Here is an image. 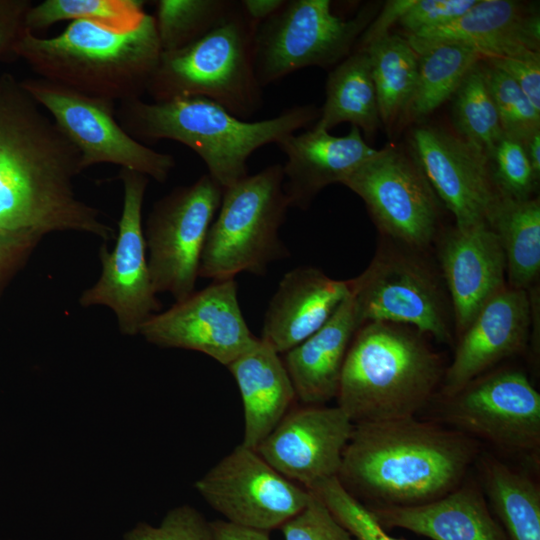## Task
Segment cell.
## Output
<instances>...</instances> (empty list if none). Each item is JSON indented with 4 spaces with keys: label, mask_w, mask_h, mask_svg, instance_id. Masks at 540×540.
<instances>
[{
    "label": "cell",
    "mask_w": 540,
    "mask_h": 540,
    "mask_svg": "<svg viewBox=\"0 0 540 540\" xmlns=\"http://www.w3.org/2000/svg\"><path fill=\"white\" fill-rule=\"evenodd\" d=\"M381 123L387 131L402 121L413 95L418 55L405 37L387 34L366 45Z\"/></svg>",
    "instance_id": "30"
},
{
    "label": "cell",
    "mask_w": 540,
    "mask_h": 540,
    "mask_svg": "<svg viewBox=\"0 0 540 540\" xmlns=\"http://www.w3.org/2000/svg\"><path fill=\"white\" fill-rule=\"evenodd\" d=\"M232 0H159L154 17L162 51H174L197 41L233 9Z\"/></svg>",
    "instance_id": "34"
},
{
    "label": "cell",
    "mask_w": 540,
    "mask_h": 540,
    "mask_svg": "<svg viewBox=\"0 0 540 540\" xmlns=\"http://www.w3.org/2000/svg\"><path fill=\"white\" fill-rule=\"evenodd\" d=\"M282 164L225 188L201 256L199 277L215 281L248 272L263 275L289 251L279 236L290 207Z\"/></svg>",
    "instance_id": "7"
},
{
    "label": "cell",
    "mask_w": 540,
    "mask_h": 540,
    "mask_svg": "<svg viewBox=\"0 0 540 540\" xmlns=\"http://www.w3.org/2000/svg\"><path fill=\"white\" fill-rule=\"evenodd\" d=\"M414 0L386 1L383 10L377 13L372 22L365 29L358 42L366 45L376 39L389 34V28L410 8Z\"/></svg>",
    "instance_id": "43"
},
{
    "label": "cell",
    "mask_w": 540,
    "mask_h": 540,
    "mask_svg": "<svg viewBox=\"0 0 540 540\" xmlns=\"http://www.w3.org/2000/svg\"><path fill=\"white\" fill-rule=\"evenodd\" d=\"M479 454L468 435L416 417L356 423L337 478L367 508L420 505L456 489Z\"/></svg>",
    "instance_id": "2"
},
{
    "label": "cell",
    "mask_w": 540,
    "mask_h": 540,
    "mask_svg": "<svg viewBox=\"0 0 540 540\" xmlns=\"http://www.w3.org/2000/svg\"><path fill=\"white\" fill-rule=\"evenodd\" d=\"M119 179L123 185V206L116 243L111 251L106 246L99 250L100 276L83 291L79 303L83 307L110 308L121 333L134 336L161 308L150 277L142 227V207L149 178L121 169Z\"/></svg>",
    "instance_id": "14"
},
{
    "label": "cell",
    "mask_w": 540,
    "mask_h": 540,
    "mask_svg": "<svg viewBox=\"0 0 540 540\" xmlns=\"http://www.w3.org/2000/svg\"><path fill=\"white\" fill-rule=\"evenodd\" d=\"M319 113L314 105H297L273 118L250 122L209 99L190 97L152 103L122 101L115 116L140 143L168 139L186 145L225 189L249 175L248 159L256 150L309 126Z\"/></svg>",
    "instance_id": "3"
},
{
    "label": "cell",
    "mask_w": 540,
    "mask_h": 540,
    "mask_svg": "<svg viewBox=\"0 0 540 540\" xmlns=\"http://www.w3.org/2000/svg\"><path fill=\"white\" fill-rule=\"evenodd\" d=\"M481 65L503 133L523 141L540 130V111L531 104L520 87L483 58Z\"/></svg>",
    "instance_id": "35"
},
{
    "label": "cell",
    "mask_w": 540,
    "mask_h": 540,
    "mask_svg": "<svg viewBox=\"0 0 540 540\" xmlns=\"http://www.w3.org/2000/svg\"><path fill=\"white\" fill-rule=\"evenodd\" d=\"M138 0H45L32 5L25 16V28L35 34L64 20H84L115 32L137 28L148 13Z\"/></svg>",
    "instance_id": "32"
},
{
    "label": "cell",
    "mask_w": 540,
    "mask_h": 540,
    "mask_svg": "<svg viewBox=\"0 0 540 540\" xmlns=\"http://www.w3.org/2000/svg\"><path fill=\"white\" fill-rule=\"evenodd\" d=\"M311 493L308 504L280 528L284 540H358Z\"/></svg>",
    "instance_id": "39"
},
{
    "label": "cell",
    "mask_w": 540,
    "mask_h": 540,
    "mask_svg": "<svg viewBox=\"0 0 540 540\" xmlns=\"http://www.w3.org/2000/svg\"><path fill=\"white\" fill-rule=\"evenodd\" d=\"M532 319L529 291L508 285L501 289L457 338L453 359L441 381L440 397L456 393L503 359L522 352Z\"/></svg>",
    "instance_id": "19"
},
{
    "label": "cell",
    "mask_w": 540,
    "mask_h": 540,
    "mask_svg": "<svg viewBox=\"0 0 540 540\" xmlns=\"http://www.w3.org/2000/svg\"><path fill=\"white\" fill-rule=\"evenodd\" d=\"M348 122L372 139L382 126L369 57L357 46L329 73L325 101L313 127L329 131Z\"/></svg>",
    "instance_id": "28"
},
{
    "label": "cell",
    "mask_w": 540,
    "mask_h": 540,
    "mask_svg": "<svg viewBox=\"0 0 540 540\" xmlns=\"http://www.w3.org/2000/svg\"><path fill=\"white\" fill-rule=\"evenodd\" d=\"M488 162L500 196L518 200L532 197L539 179L520 140L503 134L489 153Z\"/></svg>",
    "instance_id": "36"
},
{
    "label": "cell",
    "mask_w": 540,
    "mask_h": 540,
    "mask_svg": "<svg viewBox=\"0 0 540 540\" xmlns=\"http://www.w3.org/2000/svg\"><path fill=\"white\" fill-rule=\"evenodd\" d=\"M441 276L453 314L455 337L506 283V261L488 223L448 230L438 246Z\"/></svg>",
    "instance_id": "20"
},
{
    "label": "cell",
    "mask_w": 540,
    "mask_h": 540,
    "mask_svg": "<svg viewBox=\"0 0 540 540\" xmlns=\"http://www.w3.org/2000/svg\"><path fill=\"white\" fill-rule=\"evenodd\" d=\"M360 326L349 293L321 328L283 354L296 398L304 405H323L337 397L345 358Z\"/></svg>",
    "instance_id": "25"
},
{
    "label": "cell",
    "mask_w": 540,
    "mask_h": 540,
    "mask_svg": "<svg viewBox=\"0 0 540 540\" xmlns=\"http://www.w3.org/2000/svg\"><path fill=\"white\" fill-rule=\"evenodd\" d=\"M334 518L358 540H403L390 536L369 509L350 495L337 477L326 479L311 490Z\"/></svg>",
    "instance_id": "37"
},
{
    "label": "cell",
    "mask_w": 540,
    "mask_h": 540,
    "mask_svg": "<svg viewBox=\"0 0 540 540\" xmlns=\"http://www.w3.org/2000/svg\"><path fill=\"white\" fill-rule=\"evenodd\" d=\"M368 509L384 530L401 528L432 540H508L478 481L468 477L428 503Z\"/></svg>",
    "instance_id": "24"
},
{
    "label": "cell",
    "mask_w": 540,
    "mask_h": 540,
    "mask_svg": "<svg viewBox=\"0 0 540 540\" xmlns=\"http://www.w3.org/2000/svg\"><path fill=\"white\" fill-rule=\"evenodd\" d=\"M223 188L208 174L159 199L144 230L147 261L155 292L181 301L194 292L209 228Z\"/></svg>",
    "instance_id": "11"
},
{
    "label": "cell",
    "mask_w": 540,
    "mask_h": 540,
    "mask_svg": "<svg viewBox=\"0 0 540 540\" xmlns=\"http://www.w3.org/2000/svg\"><path fill=\"white\" fill-rule=\"evenodd\" d=\"M478 483L508 540H540V488L526 472L495 455L476 461Z\"/></svg>",
    "instance_id": "27"
},
{
    "label": "cell",
    "mask_w": 540,
    "mask_h": 540,
    "mask_svg": "<svg viewBox=\"0 0 540 540\" xmlns=\"http://www.w3.org/2000/svg\"><path fill=\"white\" fill-rule=\"evenodd\" d=\"M139 334L154 345L201 352L224 366L260 339L244 319L234 278L215 281L154 314Z\"/></svg>",
    "instance_id": "16"
},
{
    "label": "cell",
    "mask_w": 540,
    "mask_h": 540,
    "mask_svg": "<svg viewBox=\"0 0 540 540\" xmlns=\"http://www.w3.org/2000/svg\"><path fill=\"white\" fill-rule=\"evenodd\" d=\"M483 59L507 74L540 111V52L530 51L515 56Z\"/></svg>",
    "instance_id": "41"
},
{
    "label": "cell",
    "mask_w": 540,
    "mask_h": 540,
    "mask_svg": "<svg viewBox=\"0 0 540 540\" xmlns=\"http://www.w3.org/2000/svg\"><path fill=\"white\" fill-rule=\"evenodd\" d=\"M418 55L415 89L402 121H422L451 99L467 72L483 58L474 49L458 43H439Z\"/></svg>",
    "instance_id": "31"
},
{
    "label": "cell",
    "mask_w": 540,
    "mask_h": 540,
    "mask_svg": "<svg viewBox=\"0 0 540 540\" xmlns=\"http://www.w3.org/2000/svg\"><path fill=\"white\" fill-rule=\"evenodd\" d=\"M123 540H213L211 522L194 507L171 509L159 526L140 522L125 533Z\"/></svg>",
    "instance_id": "38"
},
{
    "label": "cell",
    "mask_w": 540,
    "mask_h": 540,
    "mask_svg": "<svg viewBox=\"0 0 540 540\" xmlns=\"http://www.w3.org/2000/svg\"><path fill=\"white\" fill-rule=\"evenodd\" d=\"M195 488L224 520L267 532L280 529L312 496L242 443L198 479Z\"/></svg>",
    "instance_id": "15"
},
{
    "label": "cell",
    "mask_w": 540,
    "mask_h": 540,
    "mask_svg": "<svg viewBox=\"0 0 540 540\" xmlns=\"http://www.w3.org/2000/svg\"><path fill=\"white\" fill-rule=\"evenodd\" d=\"M444 371L414 328L365 323L349 346L337 406L354 424L415 417L432 401Z\"/></svg>",
    "instance_id": "5"
},
{
    "label": "cell",
    "mask_w": 540,
    "mask_h": 540,
    "mask_svg": "<svg viewBox=\"0 0 540 540\" xmlns=\"http://www.w3.org/2000/svg\"><path fill=\"white\" fill-rule=\"evenodd\" d=\"M13 244H26V245H30L31 243H27V242H23V241H16V240H9V239L0 238V251H1V250H4L5 248H7L8 246L13 245Z\"/></svg>",
    "instance_id": "47"
},
{
    "label": "cell",
    "mask_w": 540,
    "mask_h": 540,
    "mask_svg": "<svg viewBox=\"0 0 540 540\" xmlns=\"http://www.w3.org/2000/svg\"><path fill=\"white\" fill-rule=\"evenodd\" d=\"M478 0H414L398 23L405 35L434 29L459 18Z\"/></svg>",
    "instance_id": "40"
},
{
    "label": "cell",
    "mask_w": 540,
    "mask_h": 540,
    "mask_svg": "<svg viewBox=\"0 0 540 540\" xmlns=\"http://www.w3.org/2000/svg\"><path fill=\"white\" fill-rule=\"evenodd\" d=\"M12 75L0 76V238L36 243L62 231L115 232L80 200V153Z\"/></svg>",
    "instance_id": "1"
},
{
    "label": "cell",
    "mask_w": 540,
    "mask_h": 540,
    "mask_svg": "<svg viewBox=\"0 0 540 540\" xmlns=\"http://www.w3.org/2000/svg\"><path fill=\"white\" fill-rule=\"evenodd\" d=\"M341 184L364 201L386 239L420 251L435 239L440 200L408 150H378Z\"/></svg>",
    "instance_id": "13"
},
{
    "label": "cell",
    "mask_w": 540,
    "mask_h": 540,
    "mask_svg": "<svg viewBox=\"0 0 540 540\" xmlns=\"http://www.w3.org/2000/svg\"><path fill=\"white\" fill-rule=\"evenodd\" d=\"M535 176L540 177V130L521 141Z\"/></svg>",
    "instance_id": "46"
},
{
    "label": "cell",
    "mask_w": 540,
    "mask_h": 540,
    "mask_svg": "<svg viewBox=\"0 0 540 540\" xmlns=\"http://www.w3.org/2000/svg\"><path fill=\"white\" fill-rule=\"evenodd\" d=\"M452 99L453 120L458 135L488 158L504 133L485 81L481 60L464 76Z\"/></svg>",
    "instance_id": "33"
},
{
    "label": "cell",
    "mask_w": 540,
    "mask_h": 540,
    "mask_svg": "<svg viewBox=\"0 0 540 540\" xmlns=\"http://www.w3.org/2000/svg\"><path fill=\"white\" fill-rule=\"evenodd\" d=\"M349 293V280L333 279L316 267L290 270L269 302L261 339L286 353L321 328Z\"/></svg>",
    "instance_id": "23"
},
{
    "label": "cell",
    "mask_w": 540,
    "mask_h": 540,
    "mask_svg": "<svg viewBox=\"0 0 540 540\" xmlns=\"http://www.w3.org/2000/svg\"><path fill=\"white\" fill-rule=\"evenodd\" d=\"M30 0H0V57L13 53V48L25 32V16Z\"/></svg>",
    "instance_id": "42"
},
{
    "label": "cell",
    "mask_w": 540,
    "mask_h": 540,
    "mask_svg": "<svg viewBox=\"0 0 540 540\" xmlns=\"http://www.w3.org/2000/svg\"><path fill=\"white\" fill-rule=\"evenodd\" d=\"M487 223L505 256L507 285L530 291L540 272L539 198L518 200L499 195Z\"/></svg>",
    "instance_id": "29"
},
{
    "label": "cell",
    "mask_w": 540,
    "mask_h": 540,
    "mask_svg": "<svg viewBox=\"0 0 540 540\" xmlns=\"http://www.w3.org/2000/svg\"><path fill=\"white\" fill-rule=\"evenodd\" d=\"M226 367L243 403L241 443L257 450L297 399L292 381L279 353L261 338Z\"/></svg>",
    "instance_id": "26"
},
{
    "label": "cell",
    "mask_w": 540,
    "mask_h": 540,
    "mask_svg": "<svg viewBox=\"0 0 540 540\" xmlns=\"http://www.w3.org/2000/svg\"><path fill=\"white\" fill-rule=\"evenodd\" d=\"M441 399L439 414L451 428L502 453L539 458L540 394L523 371H488Z\"/></svg>",
    "instance_id": "10"
},
{
    "label": "cell",
    "mask_w": 540,
    "mask_h": 540,
    "mask_svg": "<svg viewBox=\"0 0 540 540\" xmlns=\"http://www.w3.org/2000/svg\"><path fill=\"white\" fill-rule=\"evenodd\" d=\"M286 0H242L240 6L244 14L256 25H260L285 4Z\"/></svg>",
    "instance_id": "45"
},
{
    "label": "cell",
    "mask_w": 540,
    "mask_h": 540,
    "mask_svg": "<svg viewBox=\"0 0 540 540\" xmlns=\"http://www.w3.org/2000/svg\"><path fill=\"white\" fill-rule=\"evenodd\" d=\"M257 28L237 1L202 38L178 50L162 51L146 93L154 102L206 98L246 120L263 101L254 65Z\"/></svg>",
    "instance_id": "6"
},
{
    "label": "cell",
    "mask_w": 540,
    "mask_h": 540,
    "mask_svg": "<svg viewBox=\"0 0 540 540\" xmlns=\"http://www.w3.org/2000/svg\"><path fill=\"white\" fill-rule=\"evenodd\" d=\"M407 150L420 165L457 227L488 221L499 196L487 156L458 134L438 126L415 127Z\"/></svg>",
    "instance_id": "17"
},
{
    "label": "cell",
    "mask_w": 540,
    "mask_h": 540,
    "mask_svg": "<svg viewBox=\"0 0 540 540\" xmlns=\"http://www.w3.org/2000/svg\"><path fill=\"white\" fill-rule=\"evenodd\" d=\"M354 423L338 407L290 409L258 446V454L287 479L311 490L337 477Z\"/></svg>",
    "instance_id": "18"
},
{
    "label": "cell",
    "mask_w": 540,
    "mask_h": 540,
    "mask_svg": "<svg viewBox=\"0 0 540 540\" xmlns=\"http://www.w3.org/2000/svg\"><path fill=\"white\" fill-rule=\"evenodd\" d=\"M20 83L78 149L82 171L109 163L159 183L167 181L175 158L131 137L116 119L114 101L91 97L40 77Z\"/></svg>",
    "instance_id": "12"
},
{
    "label": "cell",
    "mask_w": 540,
    "mask_h": 540,
    "mask_svg": "<svg viewBox=\"0 0 540 540\" xmlns=\"http://www.w3.org/2000/svg\"><path fill=\"white\" fill-rule=\"evenodd\" d=\"M423 253L386 239L368 267L349 280L360 325H405L439 343L453 345L450 299L441 273Z\"/></svg>",
    "instance_id": "8"
},
{
    "label": "cell",
    "mask_w": 540,
    "mask_h": 540,
    "mask_svg": "<svg viewBox=\"0 0 540 540\" xmlns=\"http://www.w3.org/2000/svg\"><path fill=\"white\" fill-rule=\"evenodd\" d=\"M365 5L350 19L335 15L329 0H290L256 32L254 65L263 87L307 67L345 59L379 11Z\"/></svg>",
    "instance_id": "9"
},
{
    "label": "cell",
    "mask_w": 540,
    "mask_h": 540,
    "mask_svg": "<svg viewBox=\"0 0 540 540\" xmlns=\"http://www.w3.org/2000/svg\"><path fill=\"white\" fill-rule=\"evenodd\" d=\"M161 53L150 14L123 33L84 20L49 38L25 30L13 48L40 78L114 102L140 99Z\"/></svg>",
    "instance_id": "4"
},
{
    "label": "cell",
    "mask_w": 540,
    "mask_h": 540,
    "mask_svg": "<svg viewBox=\"0 0 540 540\" xmlns=\"http://www.w3.org/2000/svg\"><path fill=\"white\" fill-rule=\"evenodd\" d=\"M413 50L439 43L468 46L484 57L539 52V12L514 0H478L464 15L443 26L405 35Z\"/></svg>",
    "instance_id": "21"
},
{
    "label": "cell",
    "mask_w": 540,
    "mask_h": 540,
    "mask_svg": "<svg viewBox=\"0 0 540 540\" xmlns=\"http://www.w3.org/2000/svg\"><path fill=\"white\" fill-rule=\"evenodd\" d=\"M276 145L287 158L282 165L285 194L290 207L300 209H307L325 187L342 183L378 151L355 126L345 136L312 127L301 134H289Z\"/></svg>",
    "instance_id": "22"
},
{
    "label": "cell",
    "mask_w": 540,
    "mask_h": 540,
    "mask_svg": "<svg viewBox=\"0 0 540 540\" xmlns=\"http://www.w3.org/2000/svg\"><path fill=\"white\" fill-rule=\"evenodd\" d=\"M213 540H271L269 532L243 527L226 520L211 522Z\"/></svg>",
    "instance_id": "44"
}]
</instances>
